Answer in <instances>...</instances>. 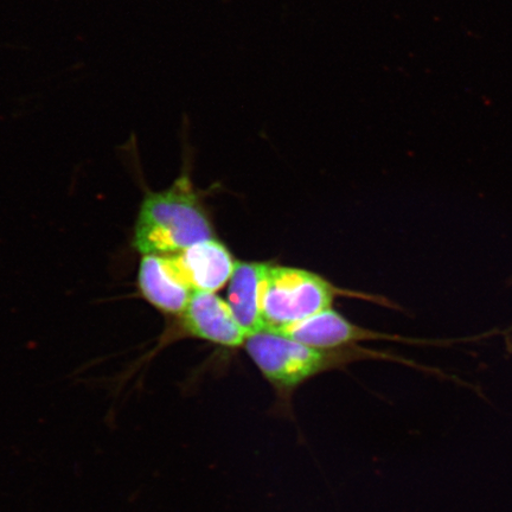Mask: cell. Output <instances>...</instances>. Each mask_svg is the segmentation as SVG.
Instances as JSON below:
<instances>
[{
  "label": "cell",
  "instance_id": "cell-1",
  "mask_svg": "<svg viewBox=\"0 0 512 512\" xmlns=\"http://www.w3.org/2000/svg\"><path fill=\"white\" fill-rule=\"evenodd\" d=\"M243 347L273 390L274 401L268 414L288 421H296L294 398L298 390L315 377L358 361L398 360L355 345L338 349L313 348L272 330L248 335Z\"/></svg>",
  "mask_w": 512,
  "mask_h": 512
},
{
  "label": "cell",
  "instance_id": "cell-2",
  "mask_svg": "<svg viewBox=\"0 0 512 512\" xmlns=\"http://www.w3.org/2000/svg\"><path fill=\"white\" fill-rule=\"evenodd\" d=\"M210 239L214 226L188 172L168 189L147 192L134 224L133 247L140 254H175Z\"/></svg>",
  "mask_w": 512,
  "mask_h": 512
},
{
  "label": "cell",
  "instance_id": "cell-3",
  "mask_svg": "<svg viewBox=\"0 0 512 512\" xmlns=\"http://www.w3.org/2000/svg\"><path fill=\"white\" fill-rule=\"evenodd\" d=\"M344 291L302 268L272 265L261 291L266 330L283 331L319 312L332 309Z\"/></svg>",
  "mask_w": 512,
  "mask_h": 512
},
{
  "label": "cell",
  "instance_id": "cell-4",
  "mask_svg": "<svg viewBox=\"0 0 512 512\" xmlns=\"http://www.w3.org/2000/svg\"><path fill=\"white\" fill-rule=\"evenodd\" d=\"M182 335L224 349H238L248 337L226 300L213 292H195L181 316Z\"/></svg>",
  "mask_w": 512,
  "mask_h": 512
},
{
  "label": "cell",
  "instance_id": "cell-5",
  "mask_svg": "<svg viewBox=\"0 0 512 512\" xmlns=\"http://www.w3.org/2000/svg\"><path fill=\"white\" fill-rule=\"evenodd\" d=\"M143 297L157 310L181 316L194 291L185 283L175 255H144L138 271Z\"/></svg>",
  "mask_w": 512,
  "mask_h": 512
},
{
  "label": "cell",
  "instance_id": "cell-6",
  "mask_svg": "<svg viewBox=\"0 0 512 512\" xmlns=\"http://www.w3.org/2000/svg\"><path fill=\"white\" fill-rule=\"evenodd\" d=\"M174 255L185 283L194 292L220 291L232 278L236 264L233 254L216 238Z\"/></svg>",
  "mask_w": 512,
  "mask_h": 512
},
{
  "label": "cell",
  "instance_id": "cell-7",
  "mask_svg": "<svg viewBox=\"0 0 512 512\" xmlns=\"http://www.w3.org/2000/svg\"><path fill=\"white\" fill-rule=\"evenodd\" d=\"M280 334L318 349L351 347L358 342L375 341V339H388V341L400 339L363 329L332 309L319 312L303 322L280 331Z\"/></svg>",
  "mask_w": 512,
  "mask_h": 512
},
{
  "label": "cell",
  "instance_id": "cell-8",
  "mask_svg": "<svg viewBox=\"0 0 512 512\" xmlns=\"http://www.w3.org/2000/svg\"><path fill=\"white\" fill-rule=\"evenodd\" d=\"M270 262L236 261L228 283V304L247 335L266 330L261 315V291Z\"/></svg>",
  "mask_w": 512,
  "mask_h": 512
}]
</instances>
